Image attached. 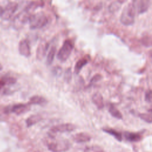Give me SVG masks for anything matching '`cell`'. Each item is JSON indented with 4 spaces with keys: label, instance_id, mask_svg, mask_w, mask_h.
<instances>
[{
    "label": "cell",
    "instance_id": "1",
    "mask_svg": "<svg viewBox=\"0 0 152 152\" xmlns=\"http://www.w3.org/2000/svg\"><path fill=\"white\" fill-rule=\"evenodd\" d=\"M136 11L132 2L126 4L122 10L120 17L121 23L125 26H131L134 23Z\"/></svg>",
    "mask_w": 152,
    "mask_h": 152
},
{
    "label": "cell",
    "instance_id": "2",
    "mask_svg": "<svg viewBox=\"0 0 152 152\" xmlns=\"http://www.w3.org/2000/svg\"><path fill=\"white\" fill-rule=\"evenodd\" d=\"M28 22L30 28H41L48 24V19L45 12L40 11L34 14H31L28 18Z\"/></svg>",
    "mask_w": 152,
    "mask_h": 152
},
{
    "label": "cell",
    "instance_id": "3",
    "mask_svg": "<svg viewBox=\"0 0 152 152\" xmlns=\"http://www.w3.org/2000/svg\"><path fill=\"white\" fill-rule=\"evenodd\" d=\"M74 48V43L70 39H66L57 53V58L61 62L66 61L69 57Z\"/></svg>",
    "mask_w": 152,
    "mask_h": 152
},
{
    "label": "cell",
    "instance_id": "4",
    "mask_svg": "<svg viewBox=\"0 0 152 152\" xmlns=\"http://www.w3.org/2000/svg\"><path fill=\"white\" fill-rule=\"evenodd\" d=\"M70 147V143L66 140H58L48 144V149L52 152H64Z\"/></svg>",
    "mask_w": 152,
    "mask_h": 152
},
{
    "label": "cell",
    "instance_id": "5",
    "mask_svg": "<svg viewBox=\"0 0 152 152\" xmlns=\"http://www.w3.org/2000/svg\"><path fill=\"white\" fill-rule=\"evenodd\" d=\"M30 109V104L28 103L27 104L20 103L16 104L12 106H8L4 108V112L5 113H9L11 112L14 113L17 115H20L26 113Z\"/></svg>",
    "mask_w": 152,
    "mask_h": 152
},
{
    "label": "cell",
    "instance_id": "6",
    "mask_svg": "<svg viewBox=\"0 0 152 152\" xmlns=\"http://www.w3.org/2000/svg\"><path fill=\"white\" fill-rule=\"evenodd\" d=\"M76 129V126L75 125L71 123H65L61 124L59 125H55L52 127L50 129L49 136L51 138H54L55 134L57 132H71Z\"/></svg>",
    "mask_w": 152,
    "mask_h": 152
},
{
    "label": "cell",
    "instance_id": "7",
    "mask_svg": "<svg viewBox=\"0 0 152 152\" xmlns=\"http://www.w3.org/2000/svg\"><path fill=\"white\" fill-rule=\"evenodd\" d=\"M18 4L15 2H9L6 7L4 8L2 14L0 17L4 20L10 19L12 14L16 11L18 8Z\"/></svg>",
    "mask_w": 152,
    "mask_h": 152
},
{
    "label": "cell",
    "instance_id": "8",
    "mask_svg": "<svg viewBox=\"0 0 152 152\" xmlns=\"http://www.w3.org/2000/svg\"><path fill=\"white\" fill-rule=\"evenodd\" d=\"M132 2L135 7L136 12L138 14H142L146 12L150 5V1L149 0L134 1Z\"/></svg>",
    "mask_w": 152,
    "mask_h": 152
},
{
    "label": "cell",
    "instance_id": "9",
    "mask_svg": "<svg viewBox=\"0 0 152 152\" xmlns=\"http://www.w3.org/2000/svg\"><path fill=\"white\" fill-rule=\"evenodd\" d=\"M18 51L20 55L26 58L30 56V48L29 43L26 39H23L18 44Z\"/></svg>",
    "mask_w": 152,
    "mask_h": 152
},
{
    "label": "cell",
    "instance_id": "10",
    "mask_svg": "<svg viewBox=\"0 0 152 152\" xmlns=\"http://www.w3.org/2000/svg\"><path fill=\"white\" fill-rule=\"evenodd\" d=\"M49 47V43L46 42H42L37 46L36 50V57L38 59H42L46 55Z\"/></svg>",
    "mask_w": 152,
    "mask_h": 152
},
{
    "label": "cell",
    "instance_id": "11",
    "mask_svg": "<svg viewBox=\"0 0 152 152\" xmlns=\"http://www.w3.org/2000/svg\"><path fill=\"white\" fill-rule=\"evenodd\" d=\"M90 56L88 55H87L77 61L74 67V72L75 74H79L83 66L88 62V61H90Z\"/></svg>",
    "mask_w": 152,
    "mask_h": 152
},
{
    "label": "cell",
    "instance_id": "12",
    "mask_svg": "<svg viewBox=\"0 0 152 152\" xmlns=\"http://www.w3.org/2000/svg\"><path fill=\"white\" fill-rule=\"evenodd\" d=\"M72 138L76 142L83 143L88 142L91 140V137L87 133L79 132L74 134L72 137Z\"/></svg>",
    "mask_w": 152,
    "mask_h": 152
},
{
    "label": "cell",
    "instance_id": "13",
    "mask_svg": "<svg viewBox=\"0 0 152 152\" xmlns=\"http://www.w3.org/2000/svg\"><path fill=\"white\" fill-rule=\"evenodd\" d=\"M124 135L125 138L130 142H138L142 139V135L139 132L126 131Z\"/></svg>",
    "mask_w": 152,
    "mask_h": 152
},
{
    "label": "cell",
    "instance_id": "14",
    "mask_svg": "<svg viewBox=\"0 0 152 152\" xmlns=\"http://www.w3.org/2000/svg\"><path fill=\"white\" fill-rule=\"evenodd\" d=\"M92 102L99 109L104 107V102L102 95L100 93H96L92 96Z\"/></svg>",
    "mask_w": 152,
    "mask_h": 152
},
{
    "label": "cell",
    "instance_id": "15",
    "mask_svg": "<svg viewBox=\"0 0 152 152\" xmlns=\"http://www.w3.org/2000/svg\"><path fill=\"white\" fill-rule=\"evenodd\" d=\"M42 119V116L39 114H35L30 116L26 121L27 127H30L36 124Z\"/></svg>",
    "mask_w": 152,
    "mask_h": 152
},
{
    "label": "cell",
    "instance_id": "16",
    "mask_svg": "<svg viewBox=\"0 0 152 152\" xmlns=\"http://www.w3.org/2000/svg\"><path fill=\"white\" fill-rule=\"evenodd\" d=\"M47 103V100L45 98H44L43 96L36 95L33 96L31 97H30L29 100V104H39V105H43Z\"/></svg>",
    "mask_w": 152,
    "mask_h": 152
},
{
    "label": "cell",
    "instance_id": "17",
    "mask_svg": "<svg viewBox=\"0 0 152 152\" xmlns=\"http://www.w3.org/2000/svg\"><path fill=\"white\" fill-rule=\"evenodd\" d=\"M108 111L113 117L118 119H122L123 118V116L121 112L113 104H111L109 106Z\"/></svg>",
    "mask_w": 152,
    "mask_h": 152
},
{
    "label": "cell",
    "instance_id": "18",
    "mask_svg": "<svg viewBox=\"0 0 152 152\" xmlns=\"http://www.w3.org/2000/svg\"><path fill=\"white\" fill-rule=\"evenodd\" d=\"M103 131L113 137H114L118 141H121L122 140V135L121 132L119 131H118L116 129H112V128H103Z\"/></svg>",
    "mask_w": 152,
    "mask_h": 152
},
{
    "label": "cell",
    "instance_id": "19",
    "mask_svg": "<svg viewBox=\"0 0 152 152\" xmlns=\"http://www.w3.org/2000/svg\"><path fill=\"white\" fill-rule=\"evenodd\" d=\"M56 52V48L55 46H53L50 48V49L48 52L47 58H46V64L48 65H50L54 59L55 55Z\"/></svg>",
    "mask_w": 152,
    "mask_h": 152
},
{
    "label": "cell",
    "instance_id": "20",
    "mask_svg": "<svg viewBox=\"0 0 152 152\" xmlns=\"http://www.w3.org/2000/svg\"><path fill=\"white\" fill-rule=\"evenodd\" d=\"M124 2V1H117L112 2L109 7V11L112 12H115L117 11L120 8L122 4H123Z\"/></svg>",
    "mask_w": 152,
    "mask_h": 152
},
{
    "label": "cell",
    "instance_id": "21",
    "mask_svg": "<svg viewBox=\"0 0 152 152\" xmlns=\"http://www.w3.org/2000/svg\"><path fill=\"white\" fill-rule=\"evenodd\" d=\"M84 152H104L103 149L99 145H91L87 147Z\"/></svg>",
    "mask_w": 152,
    "mask_h": 152
},
{
    "label": "cell",
    "instance_id": "22",
    "mask_svg": "<svg viewBox=\"0 0 152 152\" xmlns=\"http://www.w3.org/2000/svg\"><path fill=\"white\" fill-rule=\"evenodd\" d=\"M142 45L146 47H150L151 46V39L150 35L148 34L143 36L141 39Z\"/></svg>",
    "mask_w": 152,
    "mask_h": 152
},
{
    "label": "cell",
    "instance_id": "23",
    "mask_svg": "<svg viewBox=\"0 0 152 152\" xmlns=\"http://www.w3.org/2000/svg\"><path fill=\"white\" fill-rule=\"evenodd\" d=\"M139 117L143 120L144 121L151 124L152 121V118H151V113H139L138 115Z\"/></svg>",
    "mask_w": 152,
    "mask_h": 152
},
{
    "label": "cell",
    "instance_id": "24",
    "mask_svg": "<svg viewBox=\"0 0 152 152\" xmlns=\"http://www.w3.org/2000/svg\"><path fill=\"white\" fill-rule=\"evenodd\" d=\"M1 79L4 81L5 84L7 85H13L17 81L16 78L13 77H5Z\"/></svg>",
    "mask_w": 152,
    "mask_h": 152
},
{
    "label": "cell",
    "instance_id": "25",
    "mask_svg": "<svg viewBox=\"0 0 152 152\" xmlns=\"http://www.w3.org/2000/svg\"><path fill=\"white\" fill-rule=\"evenodd\" d=\"M102 79V75L99 74H97L96 75H94L92 78L90 80V84L88 86H91V85H93L95 83H97L98 81H99L100 80H101Z\"/></svg>",
    "mask_w": 152,
    "mask_h": 152
},
{
    "label": "cell",
    "instance_id": "26",
    "mask_svg": "<svg viewBox=\"0 0 152 152\" xmlns=\"http://www.w3.org/2000/svg\"><path fill=\"white\" fill-rule=\"evenodd\" d=\"M72 78V73H71V70L70 68H68L65 72L64 74V79L66 82H69L70 80H71Z\"/></svg>",
    "mask_w": 152,
    "mask_h": 152
},
{
    "label": "cell",
    "instance_id": "27",
    "mask_svg": "<svg viewBox=\"0 0 152 152\" xmlns=\"http://www.w3.org/2000/svg\"><path fill=\"white\" fill-rule=\"evenodd\" d=\"M145 100L148 103L151 102V90L148 89L145 93Z\"/></svg>",
    "mask_w": 152,
    "mask_h": 152
},
{
    "label": "cell",
    "instance_id": "28",
    "mask_svg": "<svg viewBox=\"0 0 152 152\" xmlns=\"http://www.w3.org/2000/svg\"><path fill=\"white\" fill-rule=\"evenodd\" d=\"M61 71H62V69L61 67L59 66H56L53 68V69L52 70V72L53 73L56 75H59L61 74Z\"/></svg>",
    "mask_w": 152,
    "mask_h": 152
},
{
    "label": "cell",
    "instance_id": "29",
    "mask_svg": "<svg viewBox=\"0 0 152 152\" xmlns=\"http://www.w3.org/2000/svg\"><path fill=\"white\" fill-rule=\"evenodd\" d=\"M5 85V84L4 81L2 79H1V80H0V90L2 89V87H3Z\"/></svg>",
    "mask_w": 152,
    "mask_h": 152
},
{
    "label": "cell",
    "instance_id": "30",
    "mask_svg": "<svg viewBox=\"0 0 152 152\" xmlns=\"http://www.w3.org/2000/svg\"><path fill=\"white\" fill-rule=\"evenodd\" d=\"M3 10H4V8H2L1 6H0V17L1 16V15L2 14Z\"/></svg>",
    "mask_w": 152,
    "mask_h": 152
},
{
    "label": "cell",
    "instance_id": "31",
    "mask_svg": "<svg viewBox=\"0 0 152 152\" xmlns=\"http://www.w3.org/2000/svg\"><path fill=\"white\" fill-rule=\"evenodd\" d=\"M2 65L0 64V71L2 69Z\"/></svg>",
    "mask_w": 152,
    "mask_h": 152
}]
</instances>
